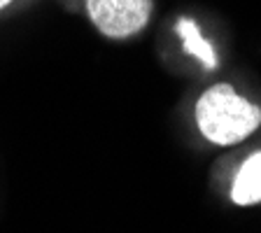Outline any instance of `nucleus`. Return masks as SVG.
I'll return each instance as SVG.
<instances>
[{
  "mask_svg": "<svg viewBox=\"0 0 261 233\" xmlns=\"http://www.w3.org/2000/svg\"><path fill=\"white\" fill-rule=\"evenodd\" d=\"M194 121L207 142L231 147L247 140L261 126V105L240 96L233 84L219 82L198 96L194 105Z\"/></svg>",
  "mask_w": 261,
  "mask_h": 233,
  "instance_id": "nucleus-1",
  "label": "nucleus"
},
{
  "mask_svg": "<svg viewBox=\"0 0 261 233\" xmlns=\"http://www.w3.org/2000/svg\"><path fill=\"white\" fill-rule=\"evenodd\" d=\"M154 7V0H84L91 26L117 42L140 35L152 21Z\"/></svg>",
  "mask_w": 261,
  "mask_h": 233,
  "instance_id": "nucleus-2",
  "label": "nucleus"
},
{
  "mask_svg": "<svg viewBox=\"0 0 261 233\" xmlns=\"http://www.w3.org/2000/svg\"><path fill=\"white\" fill-rule=\"evenodd\" d=\"M35 3H38V0H0V19L12 16V14H19V12L33 7Z\"/></svg>",
  "mask_w": 261,
  "mask_h": 233,
  "instance_id": "nucleus-4",
  "label": "nucleus"
},
{
  "mask_svg": "<svg viewBox=\"0 0 261 233\" xmlns=\"http://www.w3.org/2000/svg\"><path fill=\"white\" fill-rule=\"evenodd\" d=\"M231 201L236 205H256L261 203V149L252 152L240 163L231 187Z\"/></svg>",
  "mask_w": 261,
  "mask_h": 233,
  "instance_id": "nucleus-3",
  "label": "nucleus"
}]
</instances>
